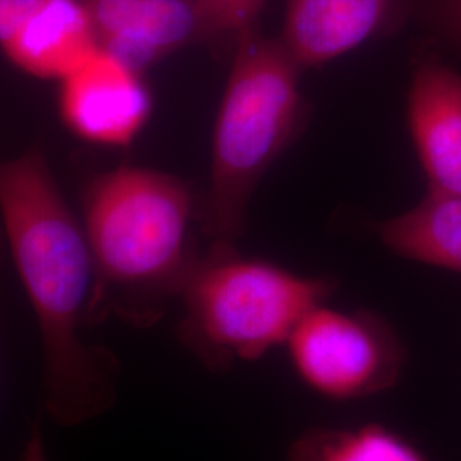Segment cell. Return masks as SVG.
Masks as SVG:
<instances>
[{"mask_svg": "<svg viewBox=\"0 0 461 461\" xmlns=\"http://www.w3.org/2000/svg\"><path fill=\"white\" fill-rule=\"evenodd\" d=\"M4 245H5V240H4V232H2V226H0V260H2V253H4Z\"/></svg>", "mask_w": 461, "mask_h": 461, "instance_id": "17", "label": "cell"}, {"mask_svg": "<svg viewBox=\"0 0 461 461\" xmlns=\"http://www.w3.org/2000/svg\"><path fill=\"white\" fill-rule=\"evenodd\" d=\"M99 49L146 72L188 45L203 43L194 0H84Z\"/></svg>", "mask_w": 461, "mask_h": 461, "instance_id": "7", "label": "cell"}, {"mask_svg": "<svg viewBox=\"0 0 461 461\" xmlns=\"http://www.w3.org/2000/svg\"><path fill=\"white\" fill-rule=\"evenodd\" d=\"M43 0H0V43L16 32L17 26L32 16Z\"/></svg>", "mask_w": 461, "mask_h": 461, "instance_id": "14", "label": "cell"}, {"mask_svg": "<svg viewBox=\"0 0 461 461\" xmlns=\"http://www.w3.org/2000/svg\"><path fill=\"white\" fill-rule=\"evenodd\" d=\"M379 236L403 258L461 272V197L428 194L412 211L383 222Z\"/></svg>", "mask_w": 461, "mask_h": 461, "instance_id": "11", "label": "cell"}, {"mask_svg": "<svg viewBox=\"0 0 461 461\" xmlns=\"http://www.w3.org/2000/svg\"><path fill=\"white\" fill-rule=\"evenodd\" d=\"M299 68L282 41L253 32L238 40L215 120L211 186L198 215L211 245H234L257 183L296 131Z\"/></svg>", "mask_w": 461, "mask_h": 461, "instance_id": "3", "label": "cell"}, {"mask_svg": "<svg viewBox=\"0 0 461 461\" xmlns=\"http://www.w3.org/2000/svg\"><path fill=\"white\" fill-rule=\"evenodd\" d=\"M81 221L93 264L86 327L112 316L154 325L203 253L194 238L198 215L188 183L118 166L86 183Z\"/></svg>", "mask_w": 461, "mask_h": 461, "instance_id": "2", "label": "cell"}, {"mask_svg": "<svg viewBox=\"0 0 461 461\" xmlns=\"http://www.w3.org/2000/svg\"><path fill=\"white\" fill-rule=\"evenodd\" d=\"M203 32V43L219 47L253 32L265 0H194Z\"/></svg>", "mask_w": 461, "mask_h": 461, "instance_id": "13", "label": "cell"}, {"mask_svg": "<svg viewBox=\"0 0 461 461\" xmlns=\"http://www.w3.org/2000/svg\"><path fill=\"white\" fill-rule=\"evenodd\" d=\"M285 461H428L402 434L383 424L314 428L289 447Z\"/></svg>", "mask_w": 461, "mask_h": 461, "instance_id": "12", "label": "cell"}, {"mask_svg": "<svg viewBox=\"0 0 461 461\" xmlns=\"http://www.w3.org/2000/svg\"><path fill=\"white\" fill-rule=\"evenodd\" d=\"M21 461H49L40 426H33V429H32Z\"/></svg>", "mask_w": 461, "mask_h": 461, "instance_id": "16", "label": "cell"}, {"mask_svg": "<svg viewBox=\"0 0 461 461\" xmlns=\"http://www.w3.org/2000/svg\"><path fill=\"white\" fill-rule=\"evenodd\" d=\"M441 17L446 32L461 43V0H445Z\"/></svg>", "mask_w": 461, "mask_h": 461, "instance_id": "15", "label": "cell"}, {"mask_svg": "<svg viewBox=\"0 0 461 461\" xmlns=\"http://www.w3.org/2000/svg\"><path fill=\"white\" fill-rule=\"evenodd\" d=\"M333 284L241 257L234 245L207 248L183 284L178 340L214 373L285 346L297 323L325 303Z\"/></svg>", "mask_w": 461, "mask_h": 461, "instance_id": "4", "label": "cell"}, {"mask_svg": "<svg viewBox=\"0 0 461 461\" xmlns=\"http://www.w3.org/2000/svg\"><path fill=\"white\" fill-rule=\"evenodd\" d=\"M0 49L21 72L60 83L99 45L84 0H43Z\"/></svg>", "mask_w": 461, "mask_h": 461, "instance_id": "9", "label": "cell"}, {"mask_svg": "<svg viewBox=\"0 0 461 461\" xmlns=\"http://www.w3.org/2000/svg\"><path fill=\"white\" fill-rule=\"evenodd\" d=\"M0 226L40 330L45 411L64 428L93 420L115 403L120 363L84 342L91 253L40 146L0 161Z\"/></svg>", "mask_w": 461, "mask_h": 461, "instance_id": "1", "label": "cell"}, {"mask_svg": "<svg viewBox=\"0 0 461 461\" xmlns=\"http://www.w3.org/2000/svg\"><path fill=\"white\" fill-rule=\"evenodd\" d=\"M59 84L60 118L87 144L127 148L148 125L152 95L144 74L104 50Z\"/></svg>", "mask_w": 461, "mask_h": 461, "instance_id": "6", "label": "cell"}, {"mask_svg": "<svg viewBox=\"0 0 461 461\" xmlns=\"http://www.w3.org/2000/svg\"><path fill=\"white\" fill-rule=\"evenodd\" d=\"M291 366L316 395L352 402L393 388L405 367L395 331L371 313L314 306L287 340Z\"/></svg>", "mask_w": 461, "mask_h": 461, "instance_id": "5", "label": "cell"}, {"mask_svg": "<svg viewBox=\"0 0 461 461\" xmlns=\"http://www.w3.org/2000/svg\"><path fill=\"white\" fill-rule=\"evenodd\" d=\"M409 127L429 194L461 197V74L434 62L417 68Z\"/></svg>", "mask_w": 461, "mask_h": 461, "instance_id": "8", "label": "cell"}, {"mask_svg": "<svg viewBox=\"0 0 461 461\" xmlns=\"http://www.w3.org/2000/svg\"><path fill=\"white\" fill-rule=\"evenodd\" d=\"M393 0H289L282 45L299 67L329 64L376 33Z\"/></svg>", "mask_w": 461, "mask_h": 461, "instance_id": "10", "label": "cell"}]
</instances>
